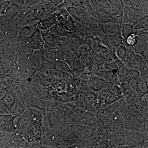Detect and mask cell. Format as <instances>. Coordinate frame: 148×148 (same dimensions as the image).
I'll return each mask as SVG.
<instances>
[{
  "label": "cell",
  "instance_id": "obj_1",
  "mask_svg": "<svg viewBox=\"0 0 148 148\" xmlns=\"http://www.w3.org/2000/svg\"><path fill=\"white\" fill-rule=\"evenodd\" d=\"M16 132L28 140H40L44 135V114L39 109L29 107L14 119Z\"/></svg>",
  "mask_w": 148,
  "mask_h": 148
},
{
  "label": "cell",
  "instance_id": "obj_2",
  "mask_svg": "<svg viewBox=\"0 0 148 148\" xmlns=\"http://www.w3.org/2000/svg\"><path fill=\"white\" fill-rule=\"evenodd\" d=\"M16 117L10 114H0V132L12 134L16 132L14 125Z\"/></svg>",
  "mask_w": 148,
  "mask_h": 148
},
{
  "label": "cell",
  "instance_id": "obj_3",
  "mask_svg": "<svg viewBox=\"0 0 148 148\" xmlns=\"http://www.w3.org/2000/svg\"><path fill=\"white\" fill-rule=\"evenodd\" d=\"M96 57H100L107 62V63L117 60L115 53L109 48L101 44L100 47L95 53Z\"/></svg>",
  "mask_w": 148,
  "mask_h": 148
},
{
  "label": "cell",
  "instance_id": "obj_4",
  "mask_svg": "<svg viewBox=\"0 0 148 148\" xmlns=\"http://www.w3.org/2000/svg\"><path fill=\"white\" fill-rule=\"evenodd\" d=\"M108 83L92 74L88 84L90 90L94 92H99L107 86Z\"/></svg>",
  "mask_w": 148,
  "mask_h": 148
},
{
  "label": "cell",
  "instance_id": "obj_5",
  "mask_svg": "<svg viewBox=\"0 0 148 148\" xmlns=\"http://www.w3.org/2000/svg\"><path fill=\"white\" fill-rule=\"evenodd\" d=\"M29 65L33 75L40 69L41 57L40 51L35 50L30 56L29 59Z\"/></svg>",
  "mask_w": 148,
  "mask_h": 148
},
{
  "label": "cell",
  "instance_id": "obj_6",
  "mask_svg": "<svg viewBox=\"0 0 148 148\" xmlns=\"http://www.w3.org/2000/svg\"><path fill=\"white\" fill-rule=\"evenodd\" d=\"M56 13L52 14L46 18L40 20L38 24V27L41 31H45L53 25L57 24Z\"/></svg>",
  "mask_w": 148,
  "mask_h": 148
},
{
  "label": "cell",
  "instance_id": "obj_7",
  "mask_svg": "<svg viewBox=\"0 0 148 148\" xmlns=\"http://www.w3.org/2000/svg\"><path fill=\"white\" fill-rule=\"evenodd\" d=\"M41 32L44 44L43 48L49 50L51 48H54L56 46L57 37L53 34Z\"/></svg>",
  "mask_w": 148,
  "mask_h": 148
},
{
  "label": "cell",
  "instance_id": "obj_8",
  "mask_svg": "<svg viewBox=\"0 0 148 148\" xmlns=\"http://www.w3.org/2000/svg\"><path fill=\"white\" fill-rule=\"evenodd\" d=\"M26 109L21 99L15 98L13 104L10 109L9 114L14 117L19 116L24 112Z\"/></svg>",
  "mask_w": 148,
  "mask_h": 148
},
{
  "label": "cell",
  "instance_id": "obj_9",
  "mask_svg": "<svg viewBox=\"0 0 148 148\" xmlns=\"http://www.w3.org/2000/svg\"><path fill=\"white\" fill-rule=\"evenodd\" d=\"M50 14L47 9L45 5L40 4L34 8L32 12V16L33 18L40 20L46 18Z\"/></svg>",
  "mask_w": 148,
  "mask_h": 148
},
{
  "label": "cell",
  "instance_id": "obj_10",
  "mask_svg": "<svg viewBox=\"0 0 148 148\" xmlns=\"http://www.w3.org/2000/svg\"><path fill=\"white\" fill-rule=\"evenodd\" d=\"M135 8L125 6L122 18V24H132L135 18Z\"/></svg>",
  "mask_w": 148,
  "mask_h": 148
},
{
  "label": "cell",
  "instance_id": "obj_11",
  "mask_svg": "<svg viewBox=\"0 0 148 148\" xmlns=\"http://www.w3.org/2000/svg\"><path fill=\"white\" fill-rule=\"evenodd\" d=\"M99 92H93L90 90L85 96L83 101V105L88 110H91L93 109V106L96 98L98 97Z\"/></svg>",
  "mask_w": 148,
  "mask_h": 148
},
{
  "label": "cell",
  "instance_id": "obj_12",
  "mask_svg": "<svg viewBox=\"0 0 148 148\" xmlns=\"http://www.w3.org/2000/svg\"><path fill=\"white\" fill-rule=\"evenodd\" d=\"M148 37H138L137 42L133 46L135 53L140 54L143 51L148 49Z\"/></svg>",
  "mask_w": 148,
  "mask_h": 148
},
{
  "label": "cell",
  "instance_id": "obj_13",
  "mask_svg": "<svg viewBox=\"0 0 148 148\" xmlns=\"http://www.w3.org/2000/svg\"><path fill=\"white\" fill-rule=\"evenodd\" d=\"M41 57L43 60L50 64H53L56 61V56L54 50H49L43 48L40 51Z\"/></svg>",
  "mask_w": 148,
  "mask_h": 148
},
{
  "label": "cell",
  "instance_id": "obj_14",
  "mask_svg": "<svg viewBox=\"0 0 148 148\" xmlns=\"http://www.w3.org/2000/svg\"><path fill=\"white\" fill-rule=\"evenodd\" d=\"M90 41L89 42H86L80 43L74 50V54L76 58H80L85 53L91 50L90 46Z\"/></svg>",
  "mask_w": 148,
  "mask_h": 148
},
{
  "label": "cell",
  "instance_id": "obj_15",
  "mask_svg": "<svg viewBox=\"0 0 148 148\" xmlns=\"http://www.w3.org/2000/svg\"><path fill=\"white\" fill-rule=\"evenodd\" d=\"M71 68L73 75L77 76L84 71L86 66L80 58H76L72 63Z\"/></svg>",
  "mask_w": 148,
  "mask_h": 148
},
{
  "label": "cell",
  "instance_id": "obj_16",
  "mask_svg": "<svg viewBox=\"0 0 148 148\" xmlns=\"http://www.w3.org/2000/svg\"><path fill=\"white\" fill-rule=\"evenodd\" d=\"M130 62L131 64L130 70H135L139 72L145 63L143 57L138 54H136L132 61Z\"/></svg>",
  "mask_w": 148,
  "mask_h": 148
},
{
  "label": "cell",
  "instance_id": "obj_17",
  "mask_svg": "<svg viewBox=\"0 0 148 148\" xmlns=\"http://www.w3.org/2000/svg\"><path fill=\"white\" fill-rule=\"evenodd\" d=\"M53 64L54 68L58 71L73 75L70 66L64 61H56L53 63Z\"/></svg>",
  "mask_w": 148,
  "mask_h": 148
},
{
  "label": "cell",
  "instance_id": "obj_18",
  "mask_svg": "<svg viewBox=\"0 0 148 148\" xmlns=\"http://www.w3.org/2000/svg\"><path fill=\"white\" fill-rule=\"evenodd\" d=\"M38 28V24L35 25H27L22 28L20 32V36L23 38H31Z\"/></svg>",
  "mask_w": 148,
  "mask_h": 148
},
{
  "label": "cell",
  "instance_id": "obj_19",
  "mask_svg": "<svg viewBox=\"0 0 148 148\" xmlns=\"http://www.w3.org/2000/svg\"><path fill=\"white\" fill-rule=\"evenodd\" d=\"M133 32V25L132 24H123L120 31L121 38L125 42L126 38Z\"/></svg>",
  "mask_w": 148,
  "mask_h": 148
},
{
  "label": "cell",
  "instance_id": "obj_20",
  "mask_svg": "<svg viewBox=\"0 0 148 148\" xmlns=\"http://www.w3.org/2000/svg\"><path fill=\"white\" fill-rule=\"evenodd\" d=\"M117 58L120 61L126 60L127 57V50L125 42H122L118 46L115 51Z\"/></svg>",
  "mask_w": 148,
  "mask_h": 148
},
{
  "label": "cell",
  "instance_id": "obj_21",
  "mask_svg": "<svg viewBox=\"0 0 148 148\" xmlns=\"http://www.w3.org/2000/svg\"><path fill=\"white\" fill-rule=\"evenodd\" d=\"M11 63L8 59H5L0 65V73L7 75L10 73L12 71Z\"/></svg>",
  "mask_w": 148,
  "mask_h": 148
},
{
  "label": "cell",
  "instance_id": "obj_22",
  "mask_svg": "<svg viewBox=\"0 0 148 148\" xmlns=\"http://www.w3.org/2000/svg\"><path fill=\"white\" fill-rule=\"evenodd\" d=\"M13 82V78L10 76L0 77V90H5Z\"/></svg>",
  "mask_w": 148,
  "mask_h": 148
},
{
  "label": "cell",
  "instance_id": "obj_23",
  "mask_svg": "<svg viewBox=\"0 0 148 148\" xmlns=\"http://www.w3.org/2000/svg\"><path fill=\"white\" fill-rule=\"evenodd\" d=\"M122 98V97L117 96L110 91L107 95L104 103L106 106H110L111 105L116 103L117 101H119Z\"/></svg>",
  "mask_w": 148,
  "mask_h": 148
},
{
  "label": "cell",
  "instance_id": "obj_24",
  "mask_svg": "<svg viewBox=\"0 0 148 148\" xmlns=\"http://www.w3.org/2000/svg\"><path fill=\"white\" fill-rule=\"evenodd\" d=\"M145 29H148V16L139 19L133 26V30Z\"/></svg>",
  "mask_w": 148,
  "mask_h": 148
},
{
  "label": "cell",
  "instance_id": "obj_25",
  "mask_svg": "<svg viewBox=\"0 0 148 148\" xmlns=\"http://www.w3.org/2000/svg\"><path fill=\"white\" fill-rule=\"evenodd\" d=\"M7 92L6 95L3 100V101L6 107L9 109L10 111V109L13 104L15 100V98L12 93L8 90H7Z\"/></svg>",
  "mask_w": 148,
  "mask_h": 148
},
{
  "label": "cell",
  "instance_id": "obj_26",
  "mask_svg": "<svg viewBox=\"0 0 148 148\" xmlns=\"http://www.w3.org/2000/svg\"><path fill=\"white\" fill-rule=\"evenodd\" d=\"M148 62H146L145 65L139 71V78L138 81H143L148 82Z\"/></svg>",
  "mask_w": 148,
  "mask_h": 148
},
{
  "label": "cell",
  "instance_id": "obj_27",
  "mask_svg": "<svg viewBox=\"0 0 148 148\" xmlns=\"http://www.w3.org/2000/svg\"><path fill=\"white\" fill-rule=\"evenodd\" d=\"M92 72L86 68L84 71L77 76L82 82L88 83L92 75Z\"/></svg>",
  "mask_w": 148,
  "mask_h": 148
},
{
  "label": "cell",
  "instance_id": "obj_28",
  "mask_svg": "<svg viewBox=\"0 0 148 148\" xmlns=\"http://www.w3.org/2000/svg\"><path fill=\"white\" fill-rule=\"evenodd\" d=\"M122 65L121 61L117 59L110 63H108L106 70L108 71H118Z\"/></svg>",
  "mask_w": 148,
  "mask_h": 148
},
{
  "label": "cell",
  "instance_id": "obj_29",
  "mask_svg": "<svg viewBox=\"0 0 148 148\" xmlns=\"http://www.w3.org/2000/svg\"><path fill=\"white\" fill-rule=\"evenodd\" d=\"M76 25V22L75 21L73 18L71 20L67 21L61 29L68 33H70V32H74V30L75 29Z\"/></svg>",
  "mask_w": 148,
  "mask_h": 148
},
{
  "label": "cell",
  "instance_id": "obj_30",
  "mask_svg": "<svg viewBox=\"0 0 148 148\" xmlns=\"http://www.w3.org/2000/svg\"><path fill=\"white\" fill-rule=\"evenodd\" d=\"M138 37L135 33L133 32L125 40V45L134 46L138 41Z\"/></svg>",
  "mask_w": 148,
  "mask_h": 148
},
{
  "label": "cell",
  "instance_id": "obj_31",
  "mask_svg": "<svg viewBox=\"0 0 148 148\" xmlns=\"http://www.w3.org/2000/svg\"><path fill=\"white\" fill-rule=\"evenodd\" d=\"M101 44V39L99 38H95L90 40L89 44H90L91 50L95 53L100 47Z\"/></svg>",
  "mask_w": 148,
  "mask_h": 148
},
{
  "label": "cell",
  "instance_id": "obj_32",
  "mask_svg": "<svg viewBox=\"0 0 148 148\" xmlns=\"http://www.w3.org/2000/svg\"><path fill=\"white\" fill-rule=\"evenodd\" d=\"M126 50H127V57L126 61H131L136 55L135 50L133 47L130 46L126 45Z\"/></svg>",
  "mask_w": 148,
  "mask_h": 148
},
{
  "label": "cell",
  "instance_id": "obj_33",
  "mask_svg": "<svg viewBox=\"0 0 148 148\" xmlns=\"http://www.w3.org/2000/svg\"><path fill=\"white\" fill-rule=\"evenodd\" d=\"M96 66L99 70H106L108 63L100 57H96Z\"/></svg>",
  "mask_w": 148,
  "mask_h": 148
},
{
  "label": "cell",
  "instance_id": "obj_34",
  "mask_svg": "<svg viewBox=\"0 0 148 148\" xmlns=\"http://www.w3.org/2000/svg\"><path fill=\"white\" fill-rule=\"evenodd\" d=\"M138 80L137 79H132L127 82L130 90L132 91L133 93L135 92L138 84Z\"/></svg>",
  "mask_w": 148,
  "mask_h": 148
},
{
  "label": "cell",
  "instance_id": "obj_35",
  "mask_svg": "<svg viewBox=\"0 0 148 148\" xmlns=\"http://www.w3.org/2000/svg\"><path fill=\"white\" fill-rule=\"evenodd\" d=\"M0 114H9V110L3 101H0Z\"/></svg>",
  "mask_w": 148,
  "mask_h": 148
},
{
  "label": "cell",
  "instance_id": "obj_36",
  "mask_svg": "<svg viewBox=\"0 0 148 148\" xmlns=\"http://www.w3.org/2000/svg\"><path fill=\"white\" fill-rule=\"evenodd\" d=\"M143 57V59L145 62H148V49L145 50V51H143L140 54H139Z\"/></svg>",
  "mask_w": 148,
  "mask_h": 148
},
{
  "label": "cell",
  "instance_id": "obj_37",
  "mask_svg": "<svg viewBox=\"0 0 148 148\" xmlns=\"http://www.w3.org/2000/svg\"><path fill=\"white\" fill-rule=\"evenodd\" d=\"M7 92V89L0 90V101H3L6 95Z\"/></svg>",
  "mask_w": 148,
  "mask_h": 148
}]
</instances>
